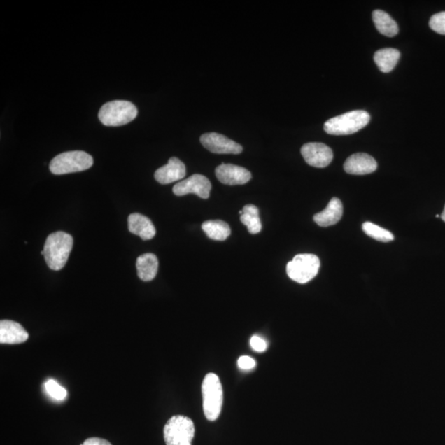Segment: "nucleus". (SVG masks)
<instances>
[{"label": "nucleus", "mask_w": 445, "mask_h": 445, "mask_svg": "<svg viewBox=\"0 0 445 445\" xmlns=\"http://www.w3.org/2000/svg\"><path fill=\"white\" fill-rule=\"evenodd\" d=\"M73 239L64 232H55L48 236L44 246L46 264L53 271H59L66 266L73 248Z\"/></svg>", "instance_id": "obj_1"}, {"label": "nucleus", "mask_w": 445, "mask_h": 445, "mask_svg": "<svg viewBox=\"0 0 445 445\" xmlns=\"http://www.w3.org/2000/svg\"><path fill=\"white\" fill-rule=\"evenodd\" d=\"M369 120L370 115L367 111H352L327 120L324 124V131L332 136H348L367 126Z\"/></svg>", "instance_id": "obj_2"}, {"label": "nucleus", "mask_w": 445, "mask_h": 445, "mask_svg": "<svg viewBox=\"0 0 445 445\" xmlns=\"http://www.w3.org/2000/svg\"><path fill=\"white\" fill-rule=\"evenodd\" d=\"M203 410L206 419L214 421L220 416L224 400L220 378L216 374L206 375L202 386Z\"/></svg>", "instance_id": "obj_3"}, {"label": "nucleus", "mask_w": 445, "mask_h": 445, "mask_svg": "<svg viewBox=\"0 0 445 445\" xmlns=\"http://www.w3.org/2000/svg\"><path fill=\"white\" fill-rule=\"evenodd\" d=\"M136 106L128 101H111L101 106L99 118L106 127H120L137 117Z\"/></svg>", "instance_id": "obj_4"}, {"label": "nucleus", "mask_w": 445, "mask_h": 445, "mask_svg": "<svg viewBox=\"0 0 445 445\" xmlns=\"http://www.w3.org/2000/svg\"><path fill=\"white\" fill-rule=\"evenodd\" d=\"M94 164L92 157L85 151L62 153L50 162V170L53 174L63 175L90 169Z\"/></svg>", "instance_id": "obj_5"}, {"label": "nucleus", "mask_w": 445, "mask_h": 445, "mask_svg": "<svg viewBox=\"0 0 445 445\" xmlns=\"http://www.w3.org/2000/svg\"><path fill=\"white\" fill-rule=\"evenodd\" d=\"M194 435L195 425L188 416H174L164 426L166 445H192Z\"/></svg>", "instance_id": "obj_6"}, {"label": "nucleus", "mask_w": 445, "mask_h": 445, "mask_svg": "<svg viewBox=\"0 0 445 445\" xmlns=\"http://www.w3.org/2000/svg\"><path fill=\"white\" fill-rule=\"evenodd\" d=\"M320 260L313 254H299L287 264V275L299 284L312 281L318 275Z\"/></svg>", "instance_id": "obj_7"}, {"label": "nucleus", "mask_w": 445, "mask_h": 445, "mask_svg": "<svg viewBox=\"0 0 445 445\" xmlns=\"http://www.w3.org/2000/svg\"><path fill=\"white\" fill-rule=\"evenodd\" d=\"M202 145L209 151L217 155H239L243 147L222 134L206 133L201 136Z\"/></svg>", "instance_id": "obj_8"}, {"label": "nucleus", "mask_w": 445, "mask_h": 445, "mask_svg": "<svg viewBox=\"0 0 445 445\" xmlns=\"http://www.w3.org/2000/svg\"><path fill=\"white\" fill-rule=\"evenodd\" d=\"M211 183L205 176L194 174L174 187L173 192L178 197L188 194H196L202 199L210 197Z\"/></svg>", "instance_id": "obj_9"}, {"label": "nucleus", "mask_w": 445, "mask_h": 445, "mask_svg": "<svg viewBox=\"0 0 445 445\" xmlns=\"http://www.w3.org/2000/svg\"><path fill=\"white\" fill-rule=\"evenodd\" d=\"M306 163L315 168H326L332 163L333 153L332 148L323 143H308L301 148Z\"/></svg>", "instance_id": "obj_10"}, {"label": "nucleus", "mask_w": 445, "mask_h": 445, "mask_svg": "<svg viewBox=\"0 0 445 445\" xmlns=\"http://www.w3.org/2000/svg\"><path fill=\"white\" fill-rule=\"evenodd\" d=\"M216 175L220 183L230 185L246 184L252 178V174L248 169L234 164L218 166Z\"/></svg>", "instance_id": "obj_11"}, {"label": "nucleus", "mask_w": 445, "mask_h": 445, "mask_svg": "<svg viewBox=\"0 0 445 445\" xmlns=\"http://www.w3.org/2000/svg\"><path fill=\"white\" fill-rule=\"evenodd\" d=\"M29 334L20 323L11 320L0 322V343L1 344L17 345L29 339Z\"/></svg>", "instance_id": "obj_12"}, {"label": "nucleus", "mask_w": 445, "mask_h": 445, "mask_svg": "<svg viewBox=\"0 0 445 445\" xmlns=\"http://www.w3.org/2000/svg\"><path fill=\"white\" fill-rule=\"evenodd\" d=\"M378 168L377 162L372 156L365 153L352 155L344 164L347 174L352 175H366L374 173Z\"/></svg>", "instance_id": "obj_13"}, {"label": "nucleus", "mask_w": 445, "mask_h": 445, "mask_svg": "<svg viewBox=\"0 0 445 445\" xmlns=\"http://www.w3.org/2000/svg\"><path fill=\"white\" fill-rule=\"evenodd\" d=\"M185 166L176 157H171L169 163L155 171V178L161 184H169L182 180L185 176Z\"/></svg>", "instance_id": "obj_14"}, {"label": "nucleus", "mask_w": 445, "mask_h": 445, "mask_svg": "<svg viewBox=\"0 0 445 445\" xmlns=\"http://www.w3.org/2000/svg\"><path fill=\"white\" fill-rule=\"evenodd\" d=\"M128 228L132 234L139 236L143 241L150 240L156 234V229L152 221L139 213L129 216Z\"/></svg>", "instance_id": "obj_15"}, {"label": "nucleus", "mask_w": 445, "mask_h": 445, "mask_svg": "<svg viewBox=\"0 0 445 445\" xmlns=\"http://www.w3.org/2000/svg\"><path fill=\"white\" fill-rule=\"evenodd\" d=\"M343 216V206L340 199L333 197L329 202L325 210L314 215L313 220L321 227H328L337 224Z\"/></svg>", "instance_id": "obj_16"}, {"label": "nucleus", "mask_w": 445, "mask_h": 445, "mask_svg": "<svg viewBox=\"0 0 445 445\" xmlns=\"http://www.w3.org/2000/svg\"><path fill=\"white\" fill-rule=\"evenodd\" d=\"M136 268L138 276L141 281H151L157 275L159 261L155 254H143L137 258Z\"/></svg>", "instance_id": "obj_17"}, {"label": "nucleus", "mask_w": 445, "mask_h": 445, "mask_svg": "<svg viewBox=\"0 0 445 445\" xmlns=\"http://www.w3.org/2000/svg\"><path fill=\"white\" fill-rule=\"evenodd\" d=\"M400 57V50L393 48H384L375 52L374 59L380 71L389 73L395 68Z\"/></svg>", "instance_id": "obj_18"}, {"label": "nucleus", "mask_w": 445, "mask_h": 445, "mask_svg": "<svg viewBox=\"0 0 445 445\" xmlns=\"http://www.w3.org/2000/svg\"><path fill=\"white\" fill-rule=\"evenodd\" d=\"M373 21L377 30L384 36L393 37L400 31L397 22L393 20L390 15L383 10L373 12Z\"/></svg>", "instance_id": "obj_19"}, {"label": "nucleus", "mask_w": 445, "mask_h": 445, "mask_svg": "<svg viewBox=\"0 0 445 445\" xmlns=\"http://www.w3.org/2000/svg\"><path fill=\"white\" fill-rule=\"evenodd\" d=\"M202 228L209 239L216 241H225L231 234L229 225L222 220L204 222Z\"/></svg>", "instance_id": "obj_20"}, {"label": "nucleus", "mask_w": 445, "mask_h": 445, "mask_svg": "<svg viewBox=\"0 0 445 445\" xmlns=\"http://www.w3.org/2000/svg\"><path fill=\"white\" fill-rule=\"evenodd\" d=\"M243 215L240 216V220L247 226L251 234H257L262 230V222L259 216V210L256 206L249 204L243 209Z\"/></svg>", "instance_id": "obj_21"}, {"label": "nucleus", "mask_w": 445, "mask_h": 445, "mask_svg": "<svg viewBox=\"0 0 445 445\" xmlns=\"http://www.w3.org/2000/svg\"><path fill=\"white\" fill-rule=\"evenodd\" d=\"M362 229L366 235L372 238L379 242L388 243L394 240V236L386 229L381 228L377 225L373 224L371 222H365L362 225Z\"/></svg>", "instance_id": "obj_22"}, {"label": "nucleus", "mask_w": 445, "mask_h": 445, "mask_svg": "<svg viewBox=\"0 0 445 445\" xmlns=\"http://www.w3.org/2000/svg\"><path fill=\"white\" fill-rule=\"evenodd\" d=\"M45 386L49 395L55 398V400H63L67 395L66 389L60 386L55 380H49V381L45 383Z\"/></svg>", "instance_id": "obj_23"}, {"label": "nucleus", "mask_w": 445, "mask_h": 445, "mask_svg": "<svg viewBox=\"0 0 445 445\" xmlns=\"http://www.w3.org/2000/svg\"><path fill=\"white\" fill-rule=\"evenodd\" d=\"M430 27L439 34L445 35V12H440L431 17Z\"/></svg>", "instance_id": "obj_24"}, {"label": "nucleus", "mask_w": 445, "mask_h": 445, "mask_svg": "<svg viewBox=\"0 0 445 445\" xmlns=\"http://www.w3.org/2000/svg\"><path fill=\"white\" fill-rule=\"evenodd\" d=\"M239 367L243 370H251L256 367V360L252 358V357L243 355L241 356L238 360Z\"/></svg>", "instance_id": "obj_25"}, {"label": "nucleus", "mask_w": 445, "mask_h": 445, "mask_svg": "<svg viewBox=\"0 0 445 445\" xmlns=\"http://www.w3.org/2000/svg\"><path fill=\"white\" fill-rule=\"evenodd\" d=\"M250 345H251L252 348L257 352H263L267 348L266 341L258 336H253L251 338V340H250Z\"/></svg>", "instance_id": "obj_26"}, {"label": "nucleus", "mask_w": 445, "mask_h": 445, "mask_svg": "<svg viewBox=\"0 0 445 445\" xmlns=\"http://www.w3.org/2000/svg\"><path fill=\"white\" fill-rule=\"evenodd\" d=\"M83 445H113L108 440L97 438V437H92L87 439L85 442L83 443Z\"/></svg>", "instance_id": "obj_27"}, {"label": "nucleus", "mask_w": 445, "mask_h": 445, "mask_svg": "<svg viewBox=\"0 0 445 445\" xmlns=\"http://www.w3.org/2000/svg\"><path fill=\"white\" fill-rule=\"evenodd\" d=\"M442 219L445 222V206H444V211L442 215Z\"/></svg>", "instance_id": "obj_28"}, {"label": "nucleus", "mask_w": 445, "mask_h": 445, "mask_svg": "<svg viewBox=\"0 0 445 445\" xmlns=\"http://www.w3.org/2000/svg\"><path fill=\"white\" fill-rule=\"evenodd\" d=\"M41 255H43V256H44V251H41Z\"/></svg>", "instance_id": "obj_29"}]
</instances>
